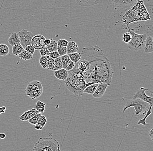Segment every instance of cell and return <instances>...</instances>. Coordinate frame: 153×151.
I'll list each match as a JSON object with an SVG mask.
<instances>
[{
  "mask_svg": "<svg viewBox=\"0 0 153 151\" xmlns=\"http://www.w3.org/2000/svg\"><path fill=\"white\" fill-rule=\"evenodd\" d=\"M80 54L81 57L87 61L86 71L82 73L88 85L100 83L111 84L114 72L101 48L97 45L84 48Z\"/></svg>",
  "mask_w": 153,
  "mask_h": 151,
  "instance_id": "cell-1",
  "label": "cell"
},
{
  "mask_svg": "<svg viewBox=\"0 0 153 151\" xmlns=\"http://www.w3.org/2000/svg\"><path fill=\"white\" fill-rule=\"evenodd\" d=\"M64 82L70 92L79 96L83 95L84 90L88 86L84 80L83 73L74 68L68 71V77Z\"/></svg>",
  "mask_w": 153,
  "mask_h": 151,
  "instance_id": "cell-2",
  "label": "cell"
},
{
  "mask_svg": "<svg viewBox=\"0 0 153 151\" xmlns=\"http://www.w3.org/2000/svg\"><path fill=\"white\" fill-rule=\"evenodd\" d=\"M34 151H60L59 142L52 138H40L34 146Z\"/></svg>",
  "mask_w": 153,
  "mask_h": 151,
  "instance_id": "cell-3",
  "label": "cell"
},
{
  "mask_svg": "<svg viewBox=\"0 0 153 151\" xmlns=\"http://www.w3.org/2000/svg\"><path fill=\"white\" fill-rule=\"evenodd\" d=\"M150 105L149 103L140 99L133 98L132 99L129 100L127 102L126 104L124 107L122 112L124 113L127 109L133 107L135 111V115L139 116L141 115H145L148 110Z\"/></svg>",
  "mask_w": 153,
  "mask_h": 151,
  "instance_id": "cell-4",
  "label": "cell"
},
{
  "mask_svg": "<svg viewBox=\"0 0 153 151\" xmlns=\"http://www.w3.org/2000/svg\"><path fill=\"white\" fill-rule=\"evenodd\" d=\"M129 32L132 36V39L127 44L128 49L130 50L137 51L142 49L144 46L146 39V34H140L136 33L134 30L129 29Z\"/></svg>",
  "mask_w": 153,
  "mask_h": 151,
  "instance_id": "cell-5",
  "label": "cell"
},
{
  "mask_svg": "<svg viewBox=\"0 0 153 151\" xmlns=\"http://www.w3.org/2000/svg\"><path fill=\"white\" fill-rule=\"evenodd\" d=\"M26 95L32 100L39 98L43 92L42 83L38 81L30 82L25 90Z\"/></svg>",
  "mask_w": 153,
  "mask_h": 151,
  "instance_id": "cell-6",
  "label": "cell"
},
{
  "mask_svg": "<svg viewBox=\"0 0 153 151\" xmlns=\"http://www.w3.org/2000/svg\"><path fill=\"white\" fill-rule=\"evenodd\" d=\"M18 34L20 39V44L24 49L28 45H31L32 39L34 36L31 31L24 29L19 31Z\"/></svg>",
  "mask_w": 153,
  "mask_h": 151,
  "instance_id": "cell-7",
  "label": "cell"
},
{
  "mask_svg": "<svg viewBox=\"0 0 153 151\" xmlns=\"http://www.w3.org/2000/svg\"><path fill=\"white\" fill-rule=\"evenodd\" d=\"M148 90V89L144 88H141L134 95L133 99H140L149 104L150 105L153 106V97H150L145 94V91Z\"/></svg>",
  "mask_w": 153,
  "mask_h": 151,
  "instance_id": "cell-8",
  "label": "cell"
},
{
  "mask_svg": "<svg viewBox=\"0 0 153 151\" xmlns=\"http://www.w3.org/2000/svg\"><path fill=\"white\" fill-rule=\"evenodd\" d=\"M45 38L42 34L34 35L32 39L31 44L33 46L35 50H40L45 46L44 42Z\"/></svg>",
  "mask_w": 153,
  "mask_h": 151,
  "instance_id": "cell-9",
  "label": "cell"
},
{
  "mask_svg": "<svg viewBox=\"0 0 153 151\" xmlns=\"http://www.w3.org/2000/svg\"><path fill=\"white\" fill-rule=\"evenodd\" d=\"M112 1L116 7L124 9L132 6L135 3L137 0H112Z\"/></svg>",
  "mask_w": 153,
  "mask_h": 151,
  "instance_id": "cell-10",
  "label": "cell"
},
{
  "mask_svg": "<svg viewBox=\"0 0 153 151\" xmlns=\"http://www.w3.org/2000/svg\"><path fill=\"white\" fill-rule=\"evenodd\" d=\"M110 83H98V86L94 92L93 94V97L94 98H99L102 97L105 92L107 87L110 85Z\"/></svg>",
  "mask_w": 153,
  "mask_h": 151,
  "instance_id": "cell-11",
  "label": "cell"
},
{
  "mask_svg": "<svg viewBox=\"0 0 153 151\" xmlns=\"http://www.w3.org/2000/svg\"><path fill=\"white\" fill-rule=\"evenodd\" d=\"M36 109H32L24 112L19 117V119L21 121H28L30 118L38 113Z\"/></svg>",
  "mask_w": 153,
  "mask_h": 151,
  "instance_id": "cell-12",
  "label": "cell"
},
{
  "mask_svg": "<svg viewBox=\"0 0 153 151\" xmlns=\"http://www.w3.org/2000/svg\"><path fill=\"white\" fill-rule=\"evenodd\" d=\"M54 74L58 79L64 82L68 77V71L62 68L57 70L54 71Z\"/></svg>",
  "mask_w": 153,
  "mask_h": 151,
  "instance_id": "cell-13",
  "label": "cell"
},
{
  "mask_svg": "<svg viewBox=\"0 0 153 151\" xmlns=\"http://www.w3.org/2000/svg\"><path fill=\"white\" fill-rule=\"evenodd\" d=\"M77 5L82 7H89L97 4L100 0H75Z\"/></svg>",
  "mask_w": 153,
  "mask_h": 151,
  "instance_id": "cell-14",
  "label": "cell"
},
{
  "mask_svg": "<svg viewBox=\"0 0 153 151\" xmlns=\"http://www.w3.org/2000/svg\"><path fill=\"white\" fill-rule=\"evenodd\" d=\"M145 45L144 46V51L147 54L151 53L153 52V40L151 36L147 37Z\"/></svg>",
  "mask_w": 153,
  "mask_h": 151,
  "instance_id": "cell-15",
  "label": "cell"
},
{
  "mask_svg": "<svg viewBox=\"0 0 153 151\" xmlns=\"http://www.w3.org/2000/svg\"><path fill=\"white\" fill-rule=\"evenodd\" d=\"M8 42L11 46H14L20 43V39L18 33H12L8 39Z\"/></svg>",
  "mask_w": 153,
  "mask_h": 151,
  "instance_id": "cell-16",
  "label": "cell"
},
{
  "mask_svg": "<svg viewBox=\"0 0 153 151\" xmlns=\"http://www.w3.org/2000/svg\"><path fill=\"white\" fill-rule=\"evenodd\" d=\"M67 49V54L76 52L78 50V45L75 42H68Z\"/></svg>",
  "mask_w": 153,
  "mask_h": 151,
  "instance_id": "cell-17",
  "label": "cell"
},
{
  "mask_svg": "<svg viewBox=\"0 0 153 151\" xmlns=\"http://www.w3.org/2000/svg\"><path fill=\"white\" fill-rule=\"evenodd\" d=\"M98 83H94L88 85L84 90L83 93L92 94L96 89L97 88L98 86Z\"/></svg>",
  "mask_w": 153,
  "mask_h": 151,
  "instance_id": "cell-18",
  "label": "cell"
},
{
  "mask_svg": "<svg viewBox=\"0 0 153 151\" xmlns=\"http://www.w3.org/2000/svg\"><path fill=\"white\" fill-rule=\"evenodd\" d=\"M152 107L153 106L150 105V107H149L148 110L146 114L145 115V116L143 118H142V119H140V120H138L137 123V125H150L149 124L147 123L145 121L146 120L147 118L148 117V116L152 114Z\"/></svg>",
  "mask_w": 153,
  "mask_h": 151,
  "instance_id": "cell-19",
  "label": "cell"
},
{
  "mask_svg": "<svg viewBox=\"0 0 153 151\" xmlns=\"http://www.w3.org/2000/svg\"><path fill=\"white\" fill-rule=\"evenodd\" d=\"M10 49L9 46L4 44H0V56L5 57L9 53Z\"/></svg>",
  "mask_w": 153,
  "mask_h": 151,
  "instance_id": "cell-20",
  "label": "cell"
},
{
  "mask_svg": "<svg viewBox=\"0 0 153 151\" xmlns=\"http://www.w3.org/2000/svg\"><path fill=\"white\" fill-rule=\"evenodd\" d=\"M18 56L21 59L23 60L24 61L30 60L33 58V54L29 53L28 52L24 49Z\"/></svg>",
  "mask_w": 153,
  "mask_h": 151,
  "instance_id": "cell-21",
  "label": "cell"
},
{
  "mask_svg": "<svg viewBox=\"0 0 153 151\" xmlns=\"http://www.w3.org/2000/svg\"><path fill=\"white\" fill-rule=\"evenodd\" d=\"M24 49L23 47L20 43L19 44H16V45L12 46V52L14 55L18 56Z\"/></svg>",
  "mask_w": 153,
  "mask_h": 151,
  "instance_id": "cell-22",
  "label": "cell"
},
{
  "mask_svg": "<svg viewBox=\"0 0 153 151\" xmlns=\"http://www.w3.org/2000/svg\"><path fill=\"white\" fill-rule=\"evenodd\" d=\"M46 104L45 103L43 102L40 101H38L36 102L35 109L40 113H43L45 110Z\"/></svg>",
  "mask_w": 153,
  "mask_h": 151,
  "instance_id": "cell-23",
  "label": "cell"
},
{
  "mask_svg": "<svg viewBox=\"0 0 153 151\" xmlns=\"http://www.w3.org/2000/svg\"><path fill=\"white\" fill-rule=\"evenodd\" d=\"M67 54L69 56L71 60L75 63V64L77 63V62H79L80 60L81 59V54L77 53V52H76L73 53L69 54Z\"/></svg>",
  "mask_w": 153,
  "mask_h": 151,
  "instance_id": "cell-24",
  "label": "cell"
},
{
  "mask_svg": "<svg viewBox=\"0 0 153 151\" xmlns=\"http://www.w3.org/2000/svg\"><path fill=\"white\" fill-rule=\"evenodd\" d=\"M49 52L57 51V41L51 40L50 44L47 46Z\"/></svg>",
  "mask_w": 153,
  "mask_h": 151,
  "instance_id": "cell-25",
  "label": "cell"
},
{
  "mask_svg": "<svg viewBox=\"0 0 153 151\" xmlns=\"http://www.w3.org/2000/svg\"><path fill=\"white\" fill-rule=\"evenodd\" d=\"M47 66L46 69L51 70H54L55 68V61L54 59L50 58L49 56H47Z\"/></svg>",
  "mask_w": 153,
  "mask_h": 151,
  "instance_id": "cell-26",
  "label": "cell"
},
{
  "mask_svg": "<svg viewBox=\"0 0 153 151\" xmlns=\"http://www.w3.org/2000/svg\"><path fill=\"white\" fill-rule=\"evenodd\" d=\"M41 113H38L37 114L35 115L30 118L29 120H28L29 123L31 125H35L38 122V120L41 117Z\"/></svg>",
  "mask_w": 153,
  "mask_h": 151,
  "instance_id": "cell-27",
  "label": "cell"
},
{
  "mask_svg": "<svg viewBox=\"0 0 153 151\" xmlns=\"http://www.w3.org/2000/svg\"><path fill=\"white\" fill-rule=\"evenodd\" d=\"M54 61H55V68L54 71L62 69V63L61 60V56L54 59Z\"/></svg>",
  "mask_w": 153,
  "mask_h": 151,
  "instance_id": "cell-28",
  "label": "cell"
},
{
  "mask_svg": "<svg viewBox=\"0 0 153 151\" xmlns=\"http://www.w3.org/2000/svg\"><path fill=\"white\" fill-rule=\"evenodd\" d=\"M47 56H41V58L39 59V63L40 65L43 69H46L47 66Z\"/></svg>",
  "mask_w": 153,
  "mask_h": 151,
  "instance_id": "cell-29",
  "label": "cell"
},
{
  "mask_svg": "<svg viewBox=\"0 0 153 151\" xmlns=\"http://www.w3.org/2000/svg\"><path fill=\"white\" fill-rule=\"evenodd\" d=\"M61 58L63 68L64 69L66 64L71 61V59L67 54L61 56Z\"/></svg>",
  "mask_w": 153,
  "mask_h": 151,
  "instance_id": "cell-30",
  "label": "cell"
},
{
  "mask_svg": "<svg viewBox=\"0 0 153 151\" xmlns=\"http://www.w3.org/2000/svg\"><path fill=\"white\" fill-rule=\"evenodd\" d=\"M57 52L60 54V56L67 54V47H64V46L57 45Z\"/></svg>",
  "mask_w": 153,
  "mask_h": 151,
  "instance_id": "cell-31",
  "label": "cell"
},
{
  "mask_svg": "<svg viewBox=\"0 0 153 151\" xmlns=\"http://www.w3.org/2000/svg\"><path fill=\"white\" fill-rule=\"evenodd\" d=\"M122 39L125 43L127 44L130 42L132 39V36L131 33L129 31L125 33L123 36Z\"/></svg>",
  "mask_w": 153,
  "mask_h": 151,
  "instance_id": "cell-32",
  "label": "cell"
},
{
  "mask_svg": "<svg viewBox=\"0 0 153 151\" xmlns=\"http://www.w3.org/2000/svg\"><path fill=\"white\" fill-rule=\"evenodd\" d=\"M47 122V119L46 117L44 115H41V117H40V118H39V120H38L37 124L40 125H41L43 128L45 126V125H46Z\"/></svg>",
  "mask_w": 153,
  "mask_h": 151,
  "instance_id": "cell-33",
  "label": "cell"
},
{
  "mask_svg": "<svg viewBox=\"0 0 153 151\" xmlns=\"http://www.w3.org/2000/svg\"><path fill=\"white\" fill-rule=\"evenodd\" d=\"M75 63L71 60L66 64L64 69H65L67 71H70L72 69L74 68V67H75Z\"/></svg>",
  "mask_w": 153,
  "mask_h": 151,
  "instance_id": "cell-34",
  "label": "cell"
},
{
  "mask_svg": "<svg viewBox=\"0 0 153 151\" xmlns=\"http://www.w3.org/2000/svg\"><path fill=\"white\" fill-rule=\"evenodd\" d=\"M39 51H40V55H41V56H48L49 55V53H50L48 51L47 46H45L44 48H42Z\"/></svg>",
  "mask_w": 153,
  "mask_h": 151,
  "instance_id": "cell-35",
  "label": "cell"
},
{
  "mask_svg": "<svg viewBox=\"0 0 153 151\" xmlns=\"http://www.w3.org/2000/svg\"><path fill=\"white\" fill-rule=\"evenodd\" d=\"M68 43L67 41L64 39H61L57 42V45L64 46V47H67Z\"/></svg>",
  "mask_w": 153,
  "mask_h": 151,
  "instance_id": "cell-36",
  "label": "cell"
},
{
  "mask_svg": "<svg viewBox=\"0 0 153 151\" xmlns=\"http://www.w3.org/2000/svg\"><path fill=\"white\" fill-rule=\"evenodd\" d=\"M24 50L27 51L29 53L31 54H33L35 52V49L34 48L33 46L31 44V45H28L24 48Z\"/></svg>",
  "mask_w": 153,
  "mask_h": 151,
  "instance_id": "cell-37",
  "label": "cell"
},
{
  "mask_svg": "<svg viewBox=\"0 0 153 151\" xmlns=\"http://www.w3.org/2000/svg\"><path fill=\"white\" fill-rule=\"evenodd\" d=\"M48 56H49L50 58L54 59H55L58 58V57H60V54H59V53H58L57 51H55V52L49 53Z\"/></svg>",
  "mask_w": 153,
  "mask_h": 151,
  "instance_id": "cell-38",
  "label": "cell"
},
{
  "mask_svg": "<svg viewBox=\"0 0 153 151\" xmlns=\"http://www.w3.org/2000/svg\"><path fill=\"white\" fill-rule=\"evenodd\" d=\"M35 129L37 130H42L43 127L37 123L35 125Z\"/></svg>",
  "mask_w": 153,
  "mask_h": 151,
  "instance_id": "cell-39",
  "label": "cell"
},
{
  "mask_svg": "<svg viewBox=\"0 0 153 151\" xmlns=\"http://www.w3.org/2000/svg\"><path fill=\"white\" fill-rule=\"evenodd\" d=\"M6 110V108L5 106L0 107V114L2 113H4L5 110Z\"/></svg>",
  "mask_w": 153,
  "mask_h": 151,
  "instance_id": "cell-40",
  "label": "cell"
},
{
  "mask_svg": "<svg viewBox=\"0 0 153 151\" xmlns=\"http://www.w3.org/2000/svg\"><path fill=\"white\" fill-rule=\"evenodd\" d=\"M51 40L50 39H45L44 42V44H45V46H47L49 45L50 43H51Z\"/></svg>",
  "mask_w": 153,
  "mask_h": 151,
  "instance_id": "cell-41",
  "label": "cell"
},
{
  "mask_svg": "<svg viewBox=\"0 0 153 151\" xmlns=\"http://www.w3.org/2000/svg\"><path fill=\"white\" fill-rule=\"evenodd\" d=\"M153 128L150 130L149 132V135L150 136V138L152 139V140H153Z\"/></svg>",
  "mask_w": 153,
  "mask_h": 151,
  "instance_id": "cell-42",
  "label": "cell"
},
{
  "mask_svg": "<svg viewBox=\"0 0 153 151\" xmlns=\"http://www.w3.org/2000/svg\"><path fill=\"white\" fill-rule=\"evenodd\" d=\"M6 137V135L4 133H0V139H4Z\"/></svg>",
  "mask_w": 153,
  "mask_h": 151,
  "instance_id": "cell-43",
  "label": "cell"
}]
</instances>
